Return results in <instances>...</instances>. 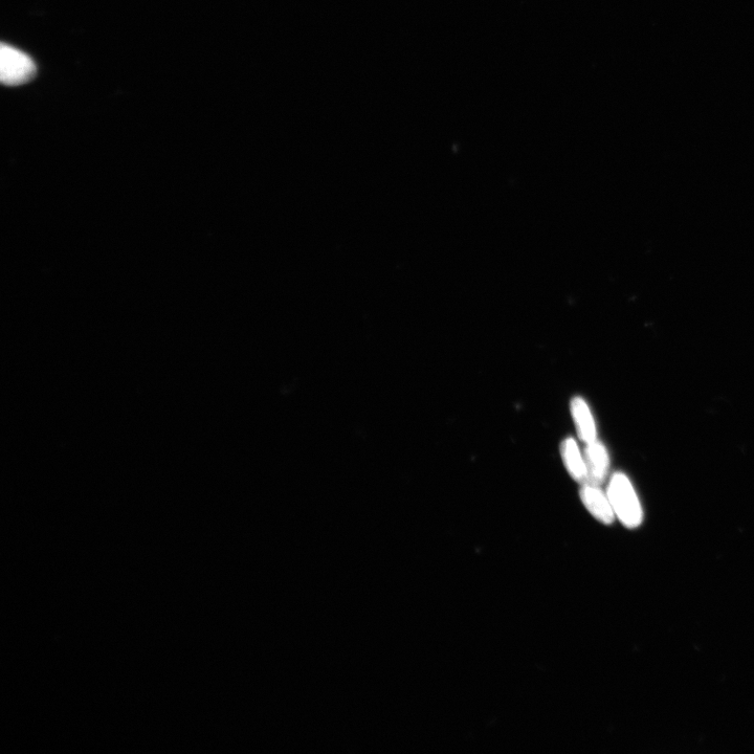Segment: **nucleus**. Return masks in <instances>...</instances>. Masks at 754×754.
<instances>
[{
    "label": "nucleus",
    "instance_id": "f257e3e1",
    "mask_svg": "<svg viewBox=\"0 0 754 754\" xmlns=\"http://www.w3.org/2000/svg\"><path fill=\"white\" fill-rule=\"evenodd\" d=\"M607 494L616 518L627 528H637L643 520L638 496L630 479L623 473H615L610 479Z\"/></svg>",
    "mask_w": 754,
    "mask_h": 754
},
{
    "label": "nucleus",
    "instance_id": "f03ea898",
    "mask_svg": "<svg viewBox=\"0 0 754 754\" xmlns=\"http://www.w3.org/2000/svg\"><path fill=\"white\" fill-rule=\"evenodd\" d=\"M36 75L33 59L6 43L0 49V80L4 85L17 86L28 83Z\"/></svg>",
    "mask_w": 754,
    "mask_h": 754
},
{
    "label": "nucleus",
    "instance_id": "7ed1b4c3",
    "mask_svg": "<svg viewBox=\"0 0 754 754\" xmlns=\"http://www.w3.org/2000/svg\"><path fill=\"white\" fill-rule=\"evenodd\" d=\"M580 496L588 512L597 521L605 525H611L615 521L616 516L609 496L601 489L600 485L584 483Z\"/></svg>",
    "mask_w": 754,
    "mask_h": 754
},
{
    "label": "nucleus",
    "instance_id": "20e7f679",
    "mask_svg": "<svg viewBox=\"0 0 754 754\" xmlns=\"http://www.w3.org/2000/svg\"><path fill=\"white\" fill-rule=\"evenodd\" d=\"M584 457L587 468V481L585 483L601 485L607 478L610 469V457L606 446L598 439L586 443Z\"/></svg>",
    "mask_w": 754,
    "mask_h": 754
},
{
    "label": "nucleus",
    "instance_id": "39448f33",
    "mask_svg": "<svg viewBox=\"0 0 754 754\" xmlns=\"http://www.w3.org/2000/svg\"><path fill=\"white\" fill-rule=\"evenodd\" d=\"M571 414L580 439L589 443L597 439V429L589 405L581 396L571 401Z\"/></svg>",
    "mask_w": 754,
    "mask_h": 754
},
{
    "label": "nucleus",
    "instance_id": "423d86ee",
    "mask_svg": "<svg viewBox=\"0 0 754 754\" xmlns=\"http://www.w3.org/2000/svg\"><path fill=\"white\" fill-rule=\"evenodd\" d=\"M561 456L569 475L576 482L587 481V468L584 454H582L578 442L574 438H566L561 446Z\"/></svg>",
    "mask_w": 754,
    "mask_h": 754
}]
</instances>
